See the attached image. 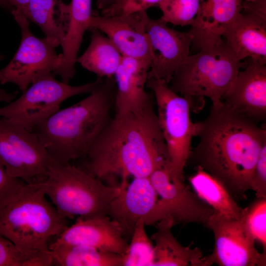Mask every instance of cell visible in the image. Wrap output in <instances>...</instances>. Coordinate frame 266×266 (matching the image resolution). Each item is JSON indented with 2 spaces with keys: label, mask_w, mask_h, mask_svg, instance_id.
<instances>
[{
  "label": "cell",
  "mask_w": 266,
  "mask_h": 266,
  "mask_svg": "<svg viewBox=\"0 0 266 266\" xmlns=\"http://www.w3.org/2000/svg\"><path fill=\"white\" fill-rule=\"evenodd\" d=\"M197 145L189 160L220 180L236 200L246 197L266 129L223 104L197 122Z\"/></svg>",
  "instance_id": "6da1fadb"
},
{
  "label": "cell",
  "mask_w": 266,
  "mask_h": 266,
  "mask_svg": "<svg viewBox=\"0 0 266 266\" xmlns=\"http://www.w3.org/2000/svg\"><path fill=\"white\" fill-rule=\"evenodd\" d=\"M84 159L85 171L100 180L115 175L125 181L130 176L149 177L169 166L154 101L138 111L115 113Z\"/></svg>",
  "instance_id": "7a4b0ae2"
},
{
  "label": "cell",
  "mask_w": 266,
  "mask_h": 266,
  "mask_svg": "<svg viewBox=\"0 0 266 266\" xmlns=\"http://www.w3.org/2000/svg\"><path fill=\"white\" fill-rule=\"evenodd\" d=\"M116 91L114 76L102 78L86 98L35 126L33 132L53 159L65 164L86 157L112 118Z\"/></svg>",
  "instance_id": "3957f363"
},
{
  "label": "cell",
  "mask_w": 266,
  "mask_h": 266,
  "mask_svg": "<svg viewBox=\"0 0 266 266\" xmlns=\"http://www.w3.org/2000/svg\"><path fill=\"white\" fill-rule=\"evenodd\" d=\"M41 182L27 183L0 212V234L32 258L37 266L53 265L49 241L67 227L45 198Z\"/></svg>",
  "instance_id": "277c9868"
},
{
  "label": "cell",
  "mask_w": 266,
  "mask_h": 266,
  "mask_svg": "<svg viewBox=\"0 0 266 266\" xmlns=\"http://www.w3.org/2000/svg\"><path fill=\"white\" fill-rule=\"evenodd\" d=\"M246 65L223 39L214 47L189 55L175 71L168 86L185 98L196 112L204 106V98L210 100L212 107H219L238 71Z\"/></svg>",
  "instance_id": "5b68a950"
},
{
  "label": "cell",
  "mask_w": 266,
  "mask_h": 266,
  "mask_svg": "<svg viewBox=\"0 0 266 266\" xmlns=\"http://www.w3.org/2000/svg\"><path fill=\"white\" fill-rule=\"evenodd\" d=\"M60 216L83 219L108 215L110 202L120 186H109L69 163L57 162L39 181Z\"/></svg>",
  "instance_id": "8992f818"
},
{
  "label": "cell",
  "mask_w": 266,
  "mask_h": 266,
  "mask_svg": "<svg viewBox=\"0 0 266 266\" xmlns=\"http://www.w3.org/2000/svg\"><path fill=\"white\" fill-rule=\"evenodd\" d=\"M146 86L150 89L157 106V114L166 145L171 178L184 181V169L196 136L197 122H193L189 101L172 91L165 81L148 78Z\"/></svg>",
  "instance_id": "52a82bcc"
},
{
  "label": "cell",
  "mask_w": 266,
  "mask_h": 266,
  "mask_svg": "<svg viewBox=\"0 0 266 266\" xmlns=\"http://www.w3.org/2000/svg\"><path fill=\"white\" fill-rule=\"evenodd\" d=\"M12 14L21 29V42L12 59L0 70V83H13L23 92L38 79L53 74L61 66L63 55L56 53L60 44L56 40L32 33L29 20L20 10L13 9Z\"/></svg>",
  "instance_id": "ba28073f"
},
{
  "label": "cell",
  "mask_w": 266,
  "mask_h": 266,
  "mask_svg": "<svg viewBox=\"0 0 266 266\" xmlns=\"http://www.w3.org/2000/svg\"><path fill=\"white\" fill-rule=\"evenodd\" d=\"M101 78L80 86L56 80L52 74L36 80L17 100L0 108V117L33 132L35 126L60 109L61 104L76 95L89 93Z\"/></svg>",
  "instance_id": "9c48e42d"
},
{
  "label": "cell",
  "mask_w": 266,
  "mask_h": 266,
  "mask_svg": "<svg viewBox=\"0 0 266 266\" xmlns=\"http://www.w3.org/2000/svg\"><path fill=\"white\" fill-rule=\"evenodd\" d=\"M0 161L11 177L27 183L43 180L57 163L33 132L0 118Z\"/></svg>",
  "instance_id": "30bf717a"
},
{
  "label": "cell",
  "mask_w": 266,
  "mask_h": 266,
  "mask_svg": "<svg viewBox=\"0 0 266 266\" xmlns=\"http://www.w3.org/2000/svg\"><path fill=\"white\" fill-rule=\"evenodd\" d=\"M149 177L160 198L153 211L144 219L145 225L171 217L176 225L194 223L206 227L214 210L184 181L172 180L169 166L156 170Z\"/></svg>",
  "instance_id": "8fae6325"
},
{
  "label": "cell",
  "mask_w": 266,
  "mask_h": 266,
  "mask_svg": "<svg viewBox=\"0 0 266 266\" xmlns=\"http://www.w3.org/2000/svg\"><path fill=\"white\" fill-rule=\"evenodd\" d=\"M206 227L215 239L211 254L204 256L206 266H265L266 252L260 253L241 221L214 212Z\"/></svg>",
  "instance_id": "7c38bea8"
},
{
  "label": "cell",
  "mask_w": 266,
  "mask_h": 266,
  "mask_svg": "<svg viewBox=\"0 0 266 266\" xmlns=\"http://www.w3.org/2000/svg\"><path fill=\"white\" fill-rule=\"evenodd\" d=\"M167 24L161 18L153 19L148 16L145 27L152 52L148 78L161 79L168 84L190 55L193 37L189 32L177 31Z\"/></svg>",
  "instance_id": "4fadbf2b"
},
{
  "label": "cell",
  "mask_w": 266,
  "mask_h": 266,
  "mask_svg": "<svg viewBox=\"0 0 266 266\" xmlns=\"http://www.w3.org/2000/svg\"><path fill=\"white\" fill-rule=\"evenodd\" d=\"M222 38L240 61L251 58L266 64V0H244L240 15Z\"/></svg>",
  "instance_id": "5bb4252c"
},
{
  "label": "cell",
  "mask_w": 266,
  "mask_h": 266,
  "mask_svg": "<svg viewBox=\"0 0 266 266\" xmlns=\"http://www.w3.org/2000/svg\"><path fill=\"white\" fill-rule=\"evenodd\" d=\"M148 16L145 10L111 16L93 14L89 29L95 28L104 33L123 57L151 63V48L145 27Z\"/></svg>",
  "instance_id": "9a60e30c"
},
{
  "label": "cell",
  "mask_w": 266,
  "mask_h": 266,
  "mask_svg": "<svg viewBox=\"0 0 266 266\" xmlns=\"http://www.w3.org/2000/svg\"><path fill=\"white\" fill-rule=\"evenodd\" d=\"M247 61L223 102L227 107L259 124L266 119V64L251 58Z\"/></svg>",
  "instance_id": "2e32d148"
},
{
  "label": "cell",
  "mask_w": 266,
  "mask_h": 266,
  "mask_svg": "<svg viewBox=\"0 0 266 266\" xmlns=\"http://www.w3.org/2000/svg\"><path fill=\"white\" fill-rule=\"evenodd\" d=\"M49 245H80L124 256L129 243L119 224L109 216L83 219L67 227Z\"/></svg>",
  "instance_id": "e0dca14e"
},
{
  "label": "cell",
  "mask_w": 266,
  "mask_h": 266,
  "mask_svg": "<svg viewBox=\"0 0 266 266\" xmlns=\"http://www.w3.org/2000/svg\"><path fill=\"white\" fill-rule=\"evenodd\" d=\"M120 186V193L109 204L108 216L119 224L125 238H131L137 222L154 209L159 195L149 177L134 178L130 184L122 181Z\"/></svg>",
  "instance_id": "ac0fdd59"
},
{
  "label": "cell",
  "mask_w": 266,
  "mask_h": 266,
  "mask_svg": "<svg viewBox=\"0 0 266 266\" xmlns=\"http://www.w3.org/2000/svg\"><path fill=\"white\" fill-rule=\"evenodd\" d=\"M244 0H200L197 15L191 25L192 44L199 50L223 40L226 29L240 15Z\"/></svg>",
  "instance_id": "d6986e66"
},
{
  "label": "cell",
  "mask_w": 266,
  "mask_h": 266,
  "mask_svg": "<svg viewBox=\"0 0 266 266\" xmlns=\"http://www.w3.org/2000/svg\"><path fill=\"white\" fill-rule=\"evenodd\" d=\"M151 64L150 61L123 57L114 76L116 86L115 113L138 111L153 101L145 88Z\"/></svg>",
  "instance_id": "ffe728a7"
},
{
  "label": "cell",
  "mask_w": 266,
  "mask_h": 266,
  "mask_svg": "<svg viewBox=\"0 0 266 266\" xmlns=\"http://www.w3.org/2000/svg\"><path fill=\"white\" fill-rule=\"evenodd\" d=\"M158 222L157 231L151 236L155 243L153 266H206L199 248L184 247L174 236L171 230L176 224L172 217Z\"/></svg>",
  "instance_id": "44dd1931"
},
{
  "label": "cell",
  "mask_w": 266,
  "mask_h": 266,
  "mask_svg": "<svg viewBox=\"0 0 266 266\" xmlns=\"http://www.w3.org/2000/svg\"><path fill=\"white\" fill-rule=\"evenodd\" d=\"M69 6V24L65 40L61 47L63 59L60 67L53 73L62 81L68 83L75 73V66L83 35L89 29L93 15L92 0H71Z\"/></svg>",
  "instance_id": "7402d4cb"
},
{
  "label": "cell",
  "mask_w": 266,
  "mask_h": 266,
  "mask_svg": "<svg viewBox=\"0 0 266 266\" xmlns=\"http://www.w3.org/2000/svg\"><path fill=\"white\" fill-rule=\"evenodd\" d=\"M16 9L37 24L45 37L62 45L69 27V4L63 0H30L23 8Z\"/></svg>",
  "instance_id": "603a6c76"
},
{
  "label": "cell",
  "mask_w": 266,
  "mask_h": 266,
  "mask_svg": "<svg viewBox=\"0 0 266 266\" xmlns=\"http://www.w3.org/2000/svg\"><path fill=\"white\" fill-rule=\"evenodd\" d=\"M196 172L189 178L195 193L222 215L240 219L243 209L233 197L225 186L218 179L200 166H196Z\"/></svg>",
  "instance_id": "cb8c5ba5"
},
{
  "label": "cell",
  "mask_w": 266,
  "mask_h": 266,
  "mask_svg": "<svg viewBox=\"0 0 266 266\" xmlns=\"http://www.w3.org/2000/svg\"><path fill=\"white\" fill-rule=\"evenodd\" d=\"M90 43L78 63L85 69L95 73L99 78L113 77L123 56L106 36L99 30L90 28Z\"/></svg>",
  "instance_id": "d4e9b609"
},
{
  "label": "cell",
  "mask_w": 266,
  "mask_h": 266,
  "mask_svg": "<svg viewBox=\"0 0 266 266\" xmlns=\"http://www.w3.org/2000/svg\"><path fill=\"white\" fill-rule=\"evenodd\" d=\"M53 265L123 266V256L80 245L49 246Z\"/></svg>",
  "instance_id": "484cf974"
},
{
  "label": "cell",
  "mask_w": 266,
  "mask_h": 266,
  "mask_svg": "<svg viewBox=\"0 0 266 266\" xmlns=\"http://www.w3.org/2000/svg\"><path fill=\"white\" fill-rule=\"evenodd\" d=\"M143 218L136 223L128 250L123 256V266H153L154 247L147 235Z\"/></svg>",
  "instance_id": "4316f807"
},
{
  "label": "cell",
  "mask_w": 266,
  "mask_h": 266,
  "mask_svg": "<svg viewBox=\"0 0 266 266\" xmlns=\"http://www.w3.org/2000/svg\"><path fill=\"white\" fill-rule=\"evenodd\" d=\"M199 5L200 0H163L158 6L162 12V20L184 27L193 23Z\"/></svg>",
  "instance_id": "83f0119b"
},
{
  "label": "cell",
  "mask_w": 266,
  "mask_h": 266,
  "mask_svg": "<svg viewBox=\"0 0 266 266\" xmlns=\"http://www.w3.org/2000/svg\"><path fill=\"white\" fill-rule=\"evenodd\" d=\"M255 241L266 252V198H258L243 209L240 219Z\"/></svg>",
  "instance_id": "f1b7e54d"
},
{
  "label": "cell",
  "mask_w": 266,
  "mask_h": 266,
  "mask_svg": "<svg viewBox=\"0 0 266 266\" xmlns=\"http://www.w3.org/2000/svg\"><path fill=\"white\" fill-rule=\"evenodd\" d=\"M0 266H37L31 257L0 234Z\"/></svg>",
  "instance_id": "f546056e"
},
{
  "label": "cell",
  "mask_w": 266,
  "mask_h": 266,
  "mask_svg": "<svg viewBox=\"0 0 266 266\" xmlns=\"http://www.w3.org/2000/svg\"><path fill=\"white\" fill-rule=\"evenodd\" d=\"M26 182L11 177L0 161V212L15 197Z\"/></svg>",
  "instance_id": "4dcf8cb0"
},
{
  "label": "cell",
  "mask_w": 266,
  "mask_h": 266,
  "mask_svg": "<svg viewBox=\"0 0 266 266\" xmlns=\"http://www.w3.org/2000/svg\"><path fill=\"white\" fill-rule=\"evenodd\" d=\"M163 0H128L120 5H113L101 11V15L111 16L128 14L157 6Z\"/></svg>",
  "instance_id": "1f68e13d"
},
{
  "label": "cell",
  "mask_w": 266,
  "mask_h": 266,
  "mask_svg": "<svg viewBox=\"0 0 266 266\" xmlns=\"http://www.w3.org/2000/svg\"><path fill=\"white\" fill-rule=\"evenodd\" d=\"M251 189L257 198H266V144L260 151L252 176Z\"/></svg>",
  "instance_id": "d6a6232c"
},
{
  "label": "cell",
  "mask_w": 266,
  "mask_h": 266,
  "mask_svg": "<svg viewBox=\"0 0 266 266\" xmlns=\"http://www.w3.org/2000/svg\"><path fill=\"white\" fill-rule=\"evenodd\" d=\"M3 58L4 56L0 53V61L3 60ZM17 94V92L9 93L0 88V102L10 103L15 99Z\"/></svg>",
  "instance_id": "836d02e7"
},
{
  "label": "cell",
  "mask_w": 266,
  "mask_h": 266,
  "mask_svg": "<svg viewBox=\"0 0 266 266\" xmlns=\"http://www.w3.org/2000/svg\"><path fill=\"white\" fill-rule=\"evenodd\" d=\"M118 0H97V6L101 11L109 8Z\"/></svg>",
  "instance_id": "e575fe53"
},
{
  "label": "cell",
  "mask_w": 266,
  "mask_h": 266,
  "mask_svg": "<svg viewBox=\"0 0 266 266\" xmlns=\"http://www.w3.org/2000/svg\"><path fill=\"white\" fill-rule=\"evenodd\" d=\"M12 10L15 8H22L25 6L30 0H7Z\"/></svg>",
  "instance_id": "d590c367"
},
{
  "label": "cell",
  "mask_w": 266,
  "mask_h": 266,
  "mask_svg": "<svg viewBox=\"0 0 266 266\" xmlns=\"http://www.w3.org/2000/svg\"><path fill=\"white\" fill-rule=\"evenodd\" d=\"M0 6L7 9L12 10L7 0H0Z\"/></svg>",
  "instance_id": "8d00e7d4"
},
{
  "label": "cell",
  "mask_w": 266,
  "mask_h": 266,
  "mask_svg": "<svg viewBox=\"0 0 266 266\" xmlns=\"http://www.w3.org/2000/svg\"><path fill=\"white\" fill-rule=\"evenodd\" d=\"M128 0H118L116 3H115L113 5H120L121 4L125 2H126Z\"/></svg>",
  "instance_id": "74e56055"
},
{
  "label": "cell",
  "mask_w": 266,
  "mask_h": 266,
  "mask_svg": "<svg viewBox=\"0 0 266 266\" xmlns=\"http://www.w3.org/2000/svg\"><path fill=\"white\" fill-rule=\"evenodd\" d=\"M247 0V1H252V0Z\"/></svg>",
  "instance_id": "f35d334b"
}]
</instances>
